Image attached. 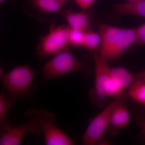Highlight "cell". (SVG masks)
<instances>
[{
    "label": "cell",
    "mask_w": 145,
    "mask_h": 145,
    "mask_svg": "<svg viewBox=\"0 0 145 145\" xmlns=\"http://www.w3.org/2000/svg\"><path fill=\"white\" fill-rule=\"evenodd\" d=\"M127 2H133L135 1H138V0H126Z\"/></svg>",
    "instance_id": "4316f807"
},
{
    "label": "cell",
    "mask_w": 145,
    "mask_h": 145,
    "mask_svg": "<svg viewBox=\"0 0 145 145\" xmlns=\"http://www.w3.org/2000/svg\"><path fill=\"white\" fill-rule=\"evenodd\" d=\"M85 68L84 62L78 59L68 50H64L45 64L42 69L44 79L50 81L69 73L82 71Z\"/></svg>",
    "instance_id": "3957f363"
},
{
    "label": "cell",
    "mask_w": 145,
    "mask_h": 145,
    "mask_svg": "<svg viewBox=\"0 0 145 145\" xmlns=\"http://www.w3.org/2000/svg\"><path fill=\"white\" fill-rule=\"evenodd\" d=\"M96 0H74L78 7L82 10H88L93 5Z\"/></svg>",
    "instance_id": "44dd1931"
},
{
    "label": "cell",
    "mask_w": 145,
    "mask_h": 145,
    "mask_svg": "<svg viewBox=\"0 0 145 145\" xmlns=\"http://www.w3.org/2000/svg\"><path fill=\"white\" fill-rule=\"evenodd\" d=\"M135 79L145 81V70L135 74Z\"/></svg>",
    "instance_id": "603a6c76"
},
{
    "label": "cell",
    "mask_w": 145,
    "mask_h": 145,
    "mask_svg": "<svg viewBox=\"0 0 145 145\" xmlns=\"http://www.w3.org/2000/svg\"><path fill=\"white\" fill-rule=\"evenodd\" d=\"M121 29V27L107 24H99V31L101 36V42L98 54L107 61L113 60Z\"/></svg>",
    "instance_id": "ba28073f"
},
{
    "label": "cell",
    "mask_w": 145,
    "mask_h": 145,
    "mask_svg": "<svg viewBox=\"0 0 145 145\" xmlns=\"http://www.w3.org/2000/svg\"><path fill=\"white\" fill-rule=\"evenodd\" d=\"M58 1H60L62 2L65 3L67 1V0H58Z\"/></svg>",
    "instance_id": "484cf974"
},
{
    "label": "cell",
    "mask_w": 145,
    "mask_h": 145,
    "mask_svg": "<svg viewBox=\"0 0 145 145\" xmlns=\"http://www.w3.org/2000/svg\"><path fill=\"white\" fill-rule=\"evenodd\" d=\"M101 36L99 31L88 29L84 32L82 47L91 52L99 50Z\"/></svg>",
    "instance_id": "e0dca14e"
},
{
    "label": "cell",
    "mask_w": 145,
    "mask_h": 145,
    "mask_svg": "<svg viewBox=\"0 0 145 145\" xmlns=\"http://www.w3.org/2000/svg\"><path fill=\"white\" fill-rule=\"evenodd\" d=\"M135 44L137 45L145 44V36L136 37Z\"/></svg>",
    "instance_id": "cb8c5ba5"
},
{
    "label": "cell",
    "mask_w": 145,
    "mask_h": 145,
    "mask_svg": "<svg viewBox=\"0 0 145 145\" xmlns=\"http://www.w3.org/2000/svg\"><path fill=\"white\" fill-rule=\"evenodd\" d=\"M27 120L23 124L10 126L0 132V145H20L24 137L28 133L35 135L42 133L38 120V110L28 109L25 112Z\"/></svg>",
    "instance_id": "5b68a950"
},
{
    "label": "cell",
    "mask_w": 145,
    "mask_h": 145,
    "mask_svg": "<svg viewBox=\"0 0 145 145\" xmlns=\"http://www.w3.org/2000/svg\"><path fill=\"white\" fill-rule=\"evenodd\" d=\"M84 31L70 29L69 42L70 46L75 47L82 46Z\"/></svg>",
    "instance_id": "ffe728a7"
},
{
    "label": "cell",
    "mask_w": 145,
    "mask_h": 145,
    "mask_svg": "<svg viewBox=\"0 0 145 145\" xmlns=\"http://www.w3.org/2000/svg\"><path fill=\"white\" fill-rule=\"evenodd\" d=\"M93 60L95 63V81L91 98L97 106L101 107L105 103L107 97V88L110 78L111 67L107 61L100 57L98 53L93 55Z\"/></svg>",
    "instance_id": "52a82bcc"
},
{
    "label": "cell",
    "mask_w": 145,
    "mask_h": 145,
    "mask_svg": "<svg viewBox=\"0 0 145 145\" xmlns=\"http://www.w3.org/2000/svg\"><path fill=\"white\" fill-rule=\"evenodd\" d=\"M131 110L136 124L141 130L140 139L145 144V108L134 102L131 104Z\"/></svg>",
    "instance_id": "5bb4252c"
},
{
    "label": "cell",
    "mask_w": 145,
    "mask_h": 145,
    "mask_svg": "<svg viewBox=\"0 0 145 145\" xmlns=\"http://www.w3.org/2000/svg\"><path fill=\"white\" fill-rule=\"evenodd\" d=\"M115 13L119 15H131L145 18V0L116 4Z\"/></svg>",
    "instance_id": "8fae6325"
},
{
    "label": "cell",
    "mask_w": 145,
    "mask_h": 145,
    "mask_svg": "<svg viewBox=\"0 0 145 145\" xmlns=\"http://www.w3.org/2000/svg\"><path fill=\"white\" fill-rule=\"evenodd\" d=\"M70 28L65 25H52L49 31L41 37L37 46V54L42 59L54 55L64 50H68Z\"/></svg>",
    "instance_id": "277c9868"
},
{
    "label": "cell",
    "mask_w": 145,
    "mask_h": 145,
    "mask_svg": "<svg viewBox=\"0 0 145 145\" xmlns=\"http://www.w3.org/2000/svg\"><path fill=\"white\" fill-rule=\"evenodd\" d=\"M136 34L134 29L122 28L119 43L115 49L113 60H119L131 46L135 44Z\"/></svg>",
    "instance_id": "7c38bea8"
},
{
    "label": "cell",
    "mask_w": 145,
    "mask_h": 145,
    "mask_svg": "<svg viewBox=\"0 0 145 145\" xmlns=\"http://www.w3.org/2000/svg\"><path fill=\"white\" fill-rule=\"evenodd\" d=\"M127 95V92L114 99L91 121L82 137L83 144H99L103 140L113 110L119 105L126 102Z\"/></svg>",
    "instance_id": "7a4b0ae2"
},
{
    "label": "cell",
    "mask_w": 145,
    "mask_h": 145,
    "mask_svg": "<svg viewBox=\"0 0 145 145\" xmlns=\"http://www.w3.org/2000/svg\"><path fill=\"white\" fill-rule=\"evenodd\" d=\"M110 75L111 78L121 83L127 91L136 80L135 74H133L127 69L122 67L111 68Z\"/></svg>",
    "instance_id": "4fadbf2b"
},
{
    "label": "cell",
    "mask_w": 145,
    "mask_h": 145,
    "mask_svg": "<svg viewBox=\"0 0 145 145\" xmlns=\"http://www.w3.org/2000/svg\"><path fill=\"white\" fill-rule=\"evenodd\" d=\"M127 95L133 102L145 108V81L135 80L128 90Z\"/></svg>",
    "instance_id": "2e32d148"
},
{
    "label": "cell",
    "mask_w": 145,
    "mask_h": 145,
    "mask_svg": "<svg viewBox=\"0 0 145 145\" xmlns=\"http://www.w3.org/2000/svg\"><path fill=\"white\" fill-rule=\"evenodd\" d=\"M35 71L27 65H18L3 75V85L7 90L8 99L16 101L20 97L28 95L32 88Z\"/></svg>",
    "instance_id": "6da1fadb"
},
{
    "label": "cell",
    "mask_w": 145,
    "mask_h": 145,
    "mask_svg": "<svg viewBox=\"0 0 145 145\" xmlns=\"http://www.w3.org/2000/svg\"><path fill=\"white\" fill-rule=\"evenodd\" d=\"M55 114L43 108L38 110V120L46 144L72 145L74 141L55 124Z\"/></svg>",
    "instance_id": "8992f818"
},
{
    "label": "cell",
    "mask_w": 145,
    "mask_h": 145,
    "mask_svg": "<svg viewBox=\"0 0 145 145\" xmlns=\"http://www.w3.org/2000/svg\"><path fill=\"white\" fill-rule=\"evenodd\" d=\"M31 2L38 10L47 13L59 12L65 4L58 0H31Z\"/></svg>",
    "instance_id": "9a60e30c"
},
{
    "label": "cell",
    "mask_w": 145,
    "mask_h": 145,
    "mask_svg": "<svg viewBox=\"0 0 145 145\" xmlns=\"http://www.w3.org/2000/svg\"><path fill=\"white\" fill-rule=\"evenodd\" d=\"M3 73V71L2 69L0 67V79H1V77L2 76Z\"/></svg>",
    "instance_id": "d4e9b609"
},
{
    "label": "cell",
    "mask_w": 145,
    "mask_h": 145,
    "mask_svg": "<svg viewBox=\"0 0 145 145\" xmlns=\"http://www.w3.org/2000/svg\"><path fill=\"white\" fill-rule=\"evenodd\" d=\"M126 91L121 83L110 76L107 88V97L117 99L127 92Z\"/></svg>",
    "instance_id": "d6986e66"
},
{
    "label": "cell",
    "mask_w": 145,
    "mask_h": 145,
    "mask_svg": "<svg viewBox=\"0 0 145 145\" xmlns=\"http://www.w3.org/2000/svg\"><path fill=\"white\" fill-rule=\"evenodd\" d=\"M130 122L129 110L125 105V103H123L113 110L106 132L111 135H117L121 130L127 127Z\"/></svg>",
    "instance_id": "9c48e42d"
},
{
    "label": "cell",
    "mask_w": 145,
    "mask_h": 145,
    "mask_svg": "<svg viewBox=\"0 0 145 145\" xmlns=\"http://www.w3.org/2000/svg\"><path fill=\"white\" fill-rule=\"evenodd\" d=\"M5 1V0H0V4Z\"/></svg>",
    "instance_id": "83f0119b"
},
{
    "label": "cell",
    "mask_w": 145,
    "mask_h": 145,
    "mask_svg": "<svg viewBox=\"0 0 145 145\" xmlns=\"http://www.w3.org/2000/svg\"><path fill=\"white\" fill-rule=\"evenodd\" d=\"M88 10L75 12L71 10L63 11L62 15L66 20L71 29L85 31L90 25L91 17Z\"/></svg>",
    "instance_id": "30bf717a"
},
{
    "label": "cell",
    "mask_w": 145,
    "mask_h": 145,
    "mask_svg": "<svg viewBox=\"0 0 145 145\" xmlns=\"http://www.w3.org/2000/svg\"><path fill=\"white\" fill-rule=\"evenodd\" d=\"M15 101L6 99L4 94H0V132L10 126L7 123V116Z\"/></svg>",
    "instance_id": "ac0fdd59"
},
{
    "label": "cell",
    "mask_w": 145,
    "mask_h": 145,
    "mask_svg": "<svg viewBox=\"0 0 145 145\" xmlns=\"http://www.w3.org/2000/svg\"><path fill=\"white\" fill-rule=\"evenodd\" d=\"M134 29L136 33V37L145 36V23L141 25Z\"/></svg>",
    "instance_id": "7402d4cb"
}]
</instances>
